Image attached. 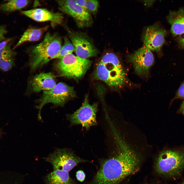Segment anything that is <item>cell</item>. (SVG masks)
Listing matches in <instances>:
<instances>
[{
  "label": "cell",
  "mask_w": 184,
  "mask_h": 184,
  "mask_svg": "<svg viewBox=\"0 0 184 184\" xmlns=\"http://www.w3.org/2000/svg\"><path fill=\"white\" fill-rule=\"evenodd\" d=\"M167 19L171 25V31L174 36L184 33V9L170 12Z\"/></svg>",
  "instance_id": "obj_15"
},
{
  "label": "cell",
  "mask_w": 184,
  "mask_h": 184,
  "mask_svg": "<svg viewBox=\"0 0 184 184\" xmlns=\"http://www.w3.org/2000/svg\"><path fill=\"white\" fill-rule=\"evenodd\" d=\"M114 138L117 152L101 164L93 184H119L139 169L140 159L137 152L119 134Z\"/></svg>",
  "instance_id": "obj_1"
},
{
  "label": "cell",
  "mask_w": 184,
  "mask_h": 184,
  "mask_svg": "<svg viewBox=\"0 0 184 184\" xmlns=\"http://www.w3.org/2000/svg\"><path fill=\"white\" fill-rule=\"evenodd\" d=\"M12 39V38L8 39L0 42V49L9 43Z\"/></svg>",
  "instance_id": "obj_28"
},
{
  "label": "cell",
  "mask_w": 184,
  "mask_h": 184,
  "mask_svg": "<svg viewBox=\"0 0 184 184\" xmlns=\"http://www.w3.org/2000/svg\"><path fill=\"white\" fill-rule=\"evenodd\" d=\"M48 27V26H46L40 28L30 27L28 28L23 34L13 49L16 48L26 42L35 41L39 40Z\"/></svg>",
  "instance_id": "obj_17"
},
{
  "label": "cell",
  "mask_w": 184,
  "mask_h": 184,
  "mask_svg": "<svg viewBox=\"0 0 184 184\" xmlns=\"http://www.w3.org/2000/svg\"><path fill=\"white\" fill-rule=\"evenodd\" d=\"M64 39L63 45L62 46L59 52L53 59H60L68 54H72L74 51L73 46L68 38L65 37Z\"/></svg>",
  "instance_id": "obj_19"
},
{
  "label": "cell",
  "mask_w": 184,
  "mask_h": 184,
  "mask_svg": "<svg viewBox=\"0 0 184 184\" xmlns=\"http://www.w3.org/2000/svg\"><path fill=\"white\" fill-rule=\"evenodd\" d=\"M180 41L181 46L184 48V37L183 38H181Z\"/></svg>",
  "instance_id": "obj_29"
},
{
  "label": "cell",
  "mask_w": 184,
  "mask_h": 184,
  "mask_svg": "<svg viewBox=\"0 0 184 184\" xmlns=\"http://www.w3.org/2000/svg\"><path fill=\"white\" fill-rule=\"evenodd\" d=\"M0 133H1V132H0Z\"/></svg>",
  "instance_id": "obj_32"
},
{
  "label": "cell",
  "mask_w": 184,
  "mask_h": 184,
  "mask_svg": "<svg viewBox=\"0 0 184 184\" xmlns=\"http://www.w3.org/2000/svg\"><path fill=\"white\" fill-rule=\"evenodd\" d=\"M46 184H74L68 172L61 170H53L45 178Z\"/></svg>",
  "instance_id": "obj_16"
},
{
  "label": "cell",
  "mask_w": 184,
  "mask_h": 184,
  "mask_svg": "<svg viewBox=\"0 0 184 184\" xmlns=\"http://www.w3.org/2000/svg\"><path fill=\"white\" fill-rule=\"evenodd\" d=\"M75 1L78 5L85 9L87 10L86 6V0H75Z\"/></svg>",
  "instance_id": "obj_26"
},
{
  "label": "cell",
  "mask_w": 184,
  "mask_h": 184,
  "mask_svg": "<svg viewBox=\"0 0 184 184\" xmlns=\"http://www.w3.org/2000/svg\"><path fill=\"white\" fill-rule=\"evenodd\" d=\"M9 42L0 49V60L14 57L15 53L11 48Z\"/></svg>",
  "instance_id": "obj_20"
},
{
  "label": "cell",
  "mask_w": 184,
  "mask_h": 184,
  "mask_svg": "<svg viewBox=\"0 0 184 184\" xmlns=\"http://www.w3.org/2000/svg\"><path fill=\"white\" fill-rule=\"evenodd\" d=\"M7 31L6 27L3 25H0V41L4 39V35Z\"/></svg>",
  "instance_id": "obj_25"
},
{
  "label": "cell",
  "mask_w": 184,
  "mask_h": 184,
  "mask_svg": "<svg viewBox=\"0 0 184 184\" xmlns=\"http://www.w3.org/2000/svg\"><path fill=\"white\" fill-rule=\"evenodd\" d=\"M184 99V81L180 85L173 99Z\"/></svg>",
  "instance_id": "obj_23"
},
{
  "label": "cell",
  "mask_w": 184,
  "mask_h": 184,
  "mask_svg": "<svg viewBox=\"0 0 184 184\" xmlns=\"http://www.w3.org/2000/svg\"><path fill=\"white\" fill-rule=\"evenodd\" d=\"M159 174L172 178L180 175L184 168V145L162 151L155 163Z\"/></svg>",
  "instance_id": "obj_3"
},
{
  "label": "cell",
  "mask_w": 184,
  "mask_h": 184,
  "mask_svg": "<svg viewBox=\"0 0 184 184\" xmlns=\"http://www.w3.org/2000/svg\"><path fill=\"white\" fill-rule=\"evenodd\" d=\"M69 35L76 56L83 59L97 55L98 51L85 35L68 30Z\"/></svg>",
  "instance_id": "obj_10"
},
{
  "label": "cell",
  "mask_w": 184,
  "mask_h": 184,
  "mask_svg": "<svg viewBox=\"0 0 184 184\" xmlns=\"http://www.w3.org/2000/svg\"><path fill=\"white\" fill-rule=\"evenodd\" d=\"M86 6L87 10L92 12H96L98 6L99 2L95 0H86Z\"/></svg>",
  "instance_id": "obj_22"
},
{
  "label": "cell",
  "mask_w": 184,
  "mask_h": 184,
  "mask_svg": "<svg viewBox=\"0 0 184 184\" xmlns=\"http://www.w3.org/2000/svg\"><path fill=\"white\" fill-rule=\"evenodd\" d=\"M44 159L52 165L53 170H61L68 172L79 164L88 162L66 148H57Z\"/></svg>",
  "instance_id": "obj_7"
},
{
  "label": "cell",
  "mask_w": 184,
  "mask_h": 184,
  "mask_svg": "<svg viewBox=\"0 0 184 184\" xmlns=\"http://www.w3.org/2000/svg\"><path fill=\"white\" fill-rule=\"evenodd\" d=\"M61 37L57 34L47 33L43 40L32 48L30 53V65L34 69L54 59L62 47Z\"/></svg>",
  "instance_id": "obj_4"
},
{
  "label": "cell",
  "mask_w": 184,
  "mask_h": 184,
  "mask_svg": "<svg viewBox=\"0 0 184 184\" xmlns=\"http://www.w3.org/2000/svg\"><path fill=\"white\" fill-rule=\"evenodd\" d=\"M61 12L73 17L80 25L88 24L91 16L88 12L78 5L75 0H59L56 1Z\"/></svg>",
  "instance_id": "obj_12"
},
{
  "label": "cell",
  "mask_w": 184,
  "mask_h": 184,
  "mask_svg": "<svg viewBox=\"0 0 184 184\" xmlns=\"http://www.w3.org/2000/svg\"><path fill=\"white\" fill-rule=\"evenodd\" d=\"M57 67L64 76L74 79L79 78L85 74L91 66L92 61L72 54L60 59Z\"/></svg>",
  "instance_id": "obj_6"
},
{
  "label": "cell",
  "mask_w": 184,
  "mask_h": 184,
  "mask_svg": "<svg viewBox=\"0 0 184 184\" xmlns=\"http://www.w3.org/2000/svg\"><path fill=\"white\" fill-rule=\"evenodd\" d=\"M166 30L157 23L147 27L142 39L145 45L150 50L159 51L165 42Z\"/></svg>",
  "instance_id": "obj_11"
},
{
  "label": "cell",
  "mask_w": 184,
  "mask_h": 184,
  "mask_svg": "<svg viewBox=\"0 0 184 184\" xmlns=\"http://www.w3.org/2000/svg\"><path fill=\"white\" fill-rule=\"evenodd\" d=\"M0 184H6L2 181L0 180Z\"/></svg>",
  "instance_id": "obj_30"
},
{
  "label": "cell",
  "mask_w": 184,
  "mask_h": 184,
  "mask_svg": "<svg viewBox=\"0 0 184 184\" xmlns=\"http://www.w3.org/2000/svg\"><path fill=\"white\" fill-rule=\"evenodd\" d=\"M177 113L182 114L184 116V100L182 102L180 108L177 111Z\"/></svg>",
  "instance_id": "obj_27"
},
{
  "label": "cell",
  "mask_w": 184,
  "mask_h": 184,
  "mask_svg": "<svg viewBox=\"0 0 184 184\" xmlns=\"http://www.w3.org/2000/svg\"><path fill=\"white\" fill-rule=\"evenodd\" d=\"M14 64V57L0 60V70L7 71L12 68Z\"/></svg>",
  "instance_id": "obj_21"
},
{
  "label": "cell",
  "mask_w": 184,
  "mask_h": 184,
  "mask_svg": "<svg viewBox=\"0 0 184 184\" xmlns=\"http://www.w3.org/2000/svg\"><path fill=\"white\" fill-rule=\"evenodd\" d=\"M56 84L54 76L50 73H42L36 75L31 82L33 90L36 92L50 90Z\"/></svg>",
  "instance_id": "obj_14"
},
{
  "label": "cell",
  "mask_w": 184,
  "mask_h": 184,
  "mask_svg": "<svg viewBox=\"0 0 184 184\" xmlns=\"http://www.w3.org/2000/svg\"><path fill=\"white\" fill-rule=\"evenodd\" d=\"M128 61L132 63L139 76L147 77L150 68L154 61L153 55L145 45L128 55Z\"/></svg>",
  "instance_id": "obj_9"
},
{
  "label": "cell",
  "mask_w": 184,
  "mask_h": 184,
  "mask_svg": "<svg viewBox=\"0 0 184 184\" xmlns=\"http://www.w3.org/2000/svg\"><path fill=\"white\" fill-rule=\"evenodd\" d=\"M94 75L96 79L115 90L122 88L126 80L125 72L119 59L112 52L107 53L101 57L96 66Z\"/></svg>",
  "instance_id": "obj_2"
},
{
  "label": "cell",
  "mask_w": 184,
  "mask_h": 184,
  "mask_svg": "<svg viewBox=\"0 0 184 184\" xmlns=\"http://www.w3.org/2000/svg\"><path fill=\"white\" fill-rule=\"evenodd\" d=\"M75 96L74 88L62 82L59 83L51 90L43 91L41 97L38 100L36 106L39 110L38 118L41 119V111L43 106L48 103L63 106L68 100Z\"/></svg>",
  "instance_id": "obj_5"
},
{
  "label": "cell",
  "mask_w": 184,
  "mask_h": 184,
  "mask_svg": "<svg viewBox=\"0 0 184 184\" xmlns=\"http://www.w3.org/2000/svg\"><path fill=\"white\" fill-rule=\"evenodd\" d=\"M0 4V11L10 12L21 9L26 7L29 3L27 0H8Z\"/></svg>",
  "instance_id": "obj_18"
},
{
  "label": "cell",
  "mask_w": 184,
  "mask_h": 184,
  "mask_svg": "<svg viewBox=\"0 0 184 184\" xmlns=\"http://www.w3.org/2000/svg\"><path fill=\"white\" fill-rule=\"evenodd\" d=\"M97 107L96 103L90 104L87 96H86L81 106L73 113L67 114V118L71 125H81L88 130L97 124L96 114Z\"/></svg>",
  "instance_id": "obj_8"
},
{
  "label": "cell",
  "mask_w": 184,
  "mask_h": 184,
  "mask_svg": "<svg viewBox=\"0 0 184 184\" xmlns=\"http://www.w3.org/2000/svg\"><path fill=\"white\" fill-rule=\"evenodd\" d=\"M76 176L77 180L80 182H82L84 180L86 175L83 171L79 170L76 172Z\"/></svg>",
  "instance_id": "obj_24"
},
{
  "label": "cell",
  "mask_w": 184,
  "mask_h": 184,
  "mask_svg": "<svg viewBox=\"0 0 184 184\" xmlns=\"http://www.w3.org/2000/svg\"><path fill=\"white\" fill-rule=\"evenodd\" d=\"M21 13L25 16L38 22L49 21L54 27L63 23L64 17L60 13H54L44 8H36L22 11Z\"/></svg>",
  "instance_id": "obj_13"
},
{
  "label": "cell",
  "mask_w": 184,
  "mask_h": 184,
  "mask_svg": "<svg viewBox=\"0 0 184 184\" xmlns=\"http://www.w3.org/2000/svg\"><path fill=\"white\" fill-rule=\"evenodd\" d=\"M182 184H184V181H183V182H182Z\"/></svg>",
  "instance_id": "obj_31"
}]
</instances>
